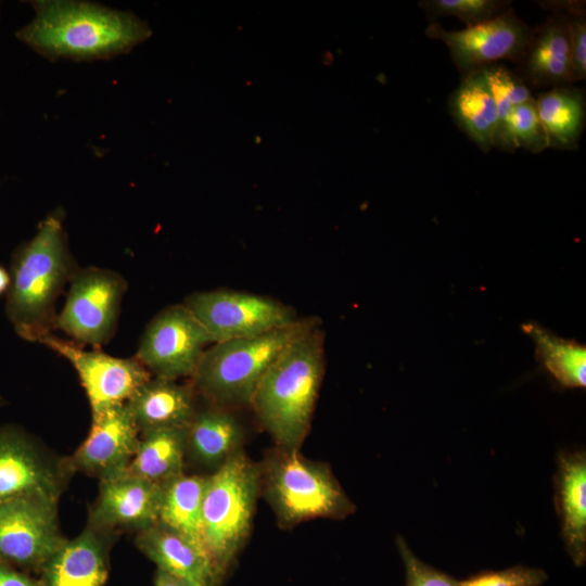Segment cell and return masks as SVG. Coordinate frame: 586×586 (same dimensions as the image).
<instances>
[{
    "label": "cell",
    "mask_w": 586,
    "mask_h": 586,
    "mask_svg": "<svg viewBox=\"0 0 586 586\" xmlns=\"http://www.w3.org/2000/svg\"><path fill=\"white\" fill-rule=\"evenodd\" d=\"M35 15L15 36L49 60L93 61L130 51L151 29L130 12L73 0L30 2Z\"/></svg>",
    "instance_id": "6da1fadb"
},
{
    "label": "cell",
    "mask_w": 586,
    "mask_h": 586,
    "mask_svg": "<svg viewBox=\"0 0 586 586\" xmlns=\"http://www.w3.org/2000/svg\"><path fill=\"white\" fill-rule=\"evenodd\" d=\"M324 369V334L317 324L292 341L264 373L250 406L276 447L301 449Z\"/></svg>",
    "instance_id": "7a4b0ae2"
},
{
    "label": "cell",
    "mask_w": 586,
    "mask_h": 586,
    "mask_svg": "<svg viewBox=\"0 0 586 586\" xmlns=\"http://www.w3.org/2000/svg\"><path fill=\"white\" fill-rule=\"evenodd\" d=\"M63 220L61 208L49 213L13 257L5 313L27 341L39 342L51 333L55 301L75 272Z\"/></svg>",
    "instance_id": "3957f363"
},
{
    "label": "cell",
    "mask_w": 586,
    "mask_h": 586,
    "mask_svg": "<svg viewBox=\"0 0 586 586\" xmlns=\"http://www.w3.org/2000/svg\"><path fill=\"white\" fill-rule=\"evenodd\" d=\"M317 324L318 318H298L255 336L213 343L203 353L191 385L212 405L229 409L250 406L273 360L292 341Z\"/></svg>",
    "instance_id": "277c9868"
},
{
    "label": "cell",
    "mask_w": 586,
    "mask_h": 586,
    "mask_svg": "<svg viewBox=\"0 0 586 586\" xmlns=\"http://www.w3.org/2000/svg\"><path fill=\"white\" fill-rule=\"evenodd\" d=\"M259 469L260 492L283 528L315 519L343 520L356 510L330 467L300 450L275 447Z\"/></svg>",
    "instance_id": "5b68a950"
},
{
    "label": "cell",
    "mask_w": 586,
    "mask_h": 586,
    "mask_svg": "<svg viewBox=\"0 0 586 586\" xmlns=\"http://www.w3.org/2000/svg\"><path fill=\"white\" fill-rule=\"evenodd\" d=\"M259 492V464L241 450L207 475L202 539L220 583L249 538Z\"/></svg>",
    "instance_id": "8992f818"
},
{
    "label": "cell",
    "mask_w": 586,
    "mask_h": 586,
    "mask_svg": "<svg viewBox=\"0 0 586 586\" xmlns=\"http://www.w3.org/2000/svg\"><path fill=\"white\" fill-rule=\"evenodd\" d=\"M183 304L214 343L255 336L298 319L295 310L282 302L246 291H198L189 294Z\"/></svg>",
    "instance_id": "52a82bcc"
},
{
    "label": "cell",
    "mask_w": 586,
    "mask_h": 586,
    "mask_svg": "<svg viewBox=\"0 0 586 586\" xmlns=\"http://www.w3.org/2000/svg\"><path fill=\"white\" fill-rule=\"evenodd\" d=\"M64 540L58 524V501L21 496L0 502V562L40 574Z\"/></svg>",
    "instance_id": "ba28073f"
},
{
    "label": "cell",
    "mask_w": 586,
    "mask_h": 586,
    "mask_svg": "<svg viewBox=\"0 0 586 586\" xmlns=\"http://www.w3.org/2000/svg\"><path fill=\"white\" fill-rule=\"evenodd\" d=\"M65 304L56 314L54 328L76 343L94 346L113 335L127 283L117 272L97 267L75 271Z\"/></svg>",
    "instance_id": "9c48e42d"
},
{
    "label": "cell",
    "mask_w": 586,
    "mask_h": 586,
    "mask_svg": "<svg viewBox=\"0 0 586 586\" xmlns=\"http://www.w3.org/2000/svg\"><path fill=\"white\" fill-rule=\"evenodd\" d=\"M213 340L183 303L170 305L145 327L136 358L155 378H191Z\"/></svg>",
    "instance_id": "30bf717a"
},
{
    "label": "cell",
    "mask_w": 586,
    "mask_h": 586,
    "mask_svg": "<svg viewBox=\"0 0 586 586\" xmlns=\"http://www.w3.org/2000/svg\"><path fill=\"white\" fill-rule=\"evenodd\" d=\"M425 35L442 41L460 76L504 61L518 63L533 33L510 7L498 16L458 30L430 23Z\"/></svg>",
    "instance_id": "8fae6325"
},
{
    "label": "cell",
    "mask_w": 586,
    "mask_h": 586,
    "mask_svg": "<svg viewBox=\"0 0 586 586\" xmlns=\"http://www.w3.org/2000/svg\"><path fill=\"white\" fill-rule=\"evenodd\" d=\"M39 343L61 355L76 370L89 400L91 416L126 404L152 378L136 358H120L101 351L85 349L74 341L52 333Z\"/></svg>",
    "instance_id": "7c38bea8"
},
{
    "label": "cell",
    "mask_w": 586,
    "mask_h": 586,
    "mask_svg": "<svg viewBox=\"0 0 586 586\" xmlns=\"http://www.w3.org/2000/svg\"><path fill=\"white\" fill-rule=\"evenodd\" d=\"M69 473L67 459L56 461L26 433L0 426V502L21 496L59 501Z\"/></svg>",
    "instance_id": "4fadbf2b"
},
{
    "label": "cell",
    "mask_w": 586,
    "mask_h": 586,
    "mask_svg": "<svg viewBox=\"0 0 586 586\" xmlns=\"http://www.w3.org/2000/svg\"><path fill=\"white\" fill-rule=\"evenodd\" d=\"M91 428L67 459L73 471L100 480L126 471L137 449L140 433L127 404L91 416Z\"/></svg>",
    "instance_id": "5bb4252c"
},
{
    "label": "cell",
    "mask_w": 586,
    "mask_h": 586,
    "mask_svg": "<svg viewBox=\"0 0 586 586\" xmlns=\"http://www.w3.org/2000/svg\"><path fill=\"white\" fill-rule=\"evenodd\" d=\"M162 485L123 472L100 480L99 495L90 511L89 526L114 532H137L158 521Z\"/></svg>",
    "instance_id": "9a60e30c"
},
{
    "label": "cell",
    "mask_w": 586,
    "mask_h": 586,
    "mask_svg": "<svg viewBox=\"0 0 586 586\" xmlns=\"http://www.w3.org/2000/svg\"><path fill=\"white\" fill-rule=\"evenodd\" d=\"M515 74L532 90L574 85L571 69L566 15L553 10L540 25L533 27Z\"/></svg>",
    "instance_id": "2e32d148"
},
{
    "label": "cell",
    "mask_w": 586,
    "mask_h": 586,
    "mask_svg": "<svg viewBox=\"0 0 586 586\" xmlns=\"http://www.w3.org/2000/svg\"><path fill=\"white\" fill-rule=\"evenodd\" d=\"M113 532L87 526L65 539L40 572L42 586H104Z\"/></svg>",
    "instance_id": "e0dca14e"
},
{
    "label": "cell",
    "mask_w": 586,
    "mask_h": 586,
    "mask_svg": "<svg viewBox=\"0 0 586 586\" xmlns=\"http://www.w3.org/2000/svg\"><path fill=\"white\" fill-rule=\"evenodd\" d=\"M135 542L157 570L189 586L220 584L205 549L160 522L137 532Z\"/></svg>",
    "instance_id": "ac0fdd59"
},
{
    "label": "cell",
    "mask_w": 586,
    "mask_h": 586,
    "mask_svg": "<svg viewBox=\"0 0 586 586\" xmlns=\"http://www.w3.org/2000/svg\"><path fill=\"white\" fill-rule=\"evenodd\" d=\"M555 481V507L561 537L573 564L586 562V453L559 451Z\"/></svg>",
    "instance_id": "d6986e66"
},
{
    "label": "cell",
    "mask_w": 586,
    "mask_h": 586,
    "mask_svg": "<svg viewBox=\"0 0 586 586\" xmlns=\"http://www.w3.org/2000/svg\"><path fill=\"white\" fill-rule=\"evenodd\" d=\"M126 404L140 434L187 428L198 409L191 384L155 377L142 384Z\"/></svg>",
    "instance_id": "ffe728a7"
},
{
    "label": "cell",
    "mask_w": 586,
    "mask_h": 586,
    "mask_svg": "<svg viewBox=\"0 0 586 586\" xmlns=\"http://www.w3.org/2000/svg\"><path fill=\"white\" fill-rule=\"evenodd\" d=\"M244 438L232 409L212 405L196 409L187 426L186 459L215 471L239 453Z\"/></svg>",
    "instance_id": "44dd1931"
},
{
    "label": "cell",
    "mask_w": 586,
    "mask_h": 586,
    "mask_svg": "<svg viewBox=\"0 0 586 586\" xmlns=\"http://www.w3.org/2000/svg\"><path fill=\"white\" fill-rule=\"evenodd\" d=\"M448 110L457 127L483 152L495 145L496 106L482 72L460 76L448 98Z\"/></svg>",
    "instance_id": "7402d4cb"
},
{
    "label": "cell",
    "mask_w": 586,
    "mask_h": 586,
    "mask_svg": "<svg viewBox=\"0 0 586 586\" xmlns=\"http://www.w3.org/2000/svg\"><path fill=\"white\" fill-rule=\"evenodd\" d=\"M549 148L576 151L586 125V95L574 85L553 87L535 95Z\"/></svg>",
    "instance_id": "603a6c76"
},
{
    "label": "cell",
    "mask_w": 586,
    "mask_h": 586,
    "mask_svg": "<svg viewBox=\"0 0 586 586\" xmlns=\"http://www.w3.org/2000/svg\"><path fill=\"white\" fill-rule=\"evenodd\" d=\"M187 428L162 429L140 434L126 472L157 485L181 475L186 461Z\"/></svg>",
    "instance_id": "cb8c5ba5"
},
{
    "label": "cell",
    "mask_w": 586,
    "mask_h": 586,
    "mask_svg": "<svg viewBox=\"0 0 586 586\" xmlns=\"http://www.w3.org/2000/svg\"><path fill=\"white\" fill-rule=\"evenodd\" d=\"M207 475H181L162 485L158 521L203 546L202 504Z\"/></svg>",
    "instance_id": "d4e9b609"
},
{
    "label": "cell",
    "mask_w": 586,
    "mask_h": 586,
    "mask_svg": "<svg viewBox=\"0 0 586 586\" xmlns=\"http://www.w3.org/2000/svg\"><path fill=\"white\" fill-rule=\"evenodd\" d=\"M535 343L537 361L562 386L586 385V346L575 340L563 339L536 322L521 326Z\"/></svg>",
    "instance_id": "484cf974"
},
{
    "label": "cell",
    "mask_w": 586,
    "mask_h": 586,
    "mask_svg": "<svg viewBox=\"0 0 586 586\" xmlns=\"http://www.w3.org/2000/svg\"><path fill=\"white\" fill-rule=\"evenodd\" d=\"M488 86L496 106L497 129L495 145L504 151L505 129L511 111L535 99L534 92L504 63H494L480 69Z\"/></svg>",
    "instance_id": "4316f807"
},
{
    "label": "cell",
    "mask_w": 586,
    "mask_h": 586,
    "mask_svg": "<svg viewBox=\"0 0 586 586\" xmlns=\"http://www.w3.org/2000/svg\"><path fill=\"white\" fill-rule=\"evenodd\" d=\"M549 148L548 139L538 117L535 99L515 106L508 116L504 152L517 149L538 154Z\"/></svg>",
    "instance_id": "83f0119b"
},
{
    "label": "cell",
    "mask_w": 586,
    "mask_h": 586,
    "mask_svg": "<svg viewBox=\"0 0 586 586\" xmlns=\"http://www.w3.org/2000/svg\"><path fill=\"white\" fill-rule=\"evenodd\" d=\"M512 4L510 0H421L418 7L422 9L430 23L446 16H455L464 27L474 26L489 21Z\"/></svg>",
    "instance_id": "f1b7e54d"
},
{
    "label": "cell",
    "mask_w": 586,
    "mask_h": 586,
    "mask_svg": "<svg viewBox=\"0 0 586 586\" xmlns=\"http://www.w3.org/2000/svg\"><path fill=\"white\" fill-rule=\"evenodd\" d=\"M550 11L560 10L566 15L571 69L574 82L586 78V10L584 1H539Z\"/></svg>",
    "instance_id": "f546056e"
},
{
    "label": "cell",
    "mask_w": 586,
    "mask_h": 586,
    "mask_svg": "<svg viewBox=\"0 0 586 586\" xmlns=\"http://www.w3.org/2000/svg\"><path fill=\"white\" fill-rule=\"evenodd\" d=\"M547 573L538 568L515 565L498 571H482L459 581L458 586H542Z\"/></svg>",
    "instance_id": "4dcf8cb0"
},
{
    "label": "cell",
    "mask_w": 586,
    "mask_h": 586,
    "mask_svg": "<svg viewBox=\"0 0 586 586\" xmlns=\"http://www.w3.org/2000/svg\"><path fill=\"white\" fill-rule=\"evenodd\" d=\"M396 546L405 566L406 586H458L459 581L416 557L402 536L396 537Z\"/></svg>",
    "instance_id": "1f68e13d"
},
{
    "label": "cell",
    "mask_w": 586,
    "mask_h": 586,
    "mask_svg": "<svg viewBox=\"0 0 586 586\" xmlns=\"http://www.w3.org/2000/svg\"><path fill=\"white\" fill-rule=\"evenodd\" d=\"M0 586H42L40 579L0 562Z\"/></svg>",
    "instance_id": "d6a6232c"
},
{
    "label": "cell",
    "mask_w": 586,
    "mask_h": 586,
    "mask_svg": "<svg viewBox=\"0 0 586 586\" xmlns=\"http://www.w3.org/2000/svg\"><path fill=\"white\" fill-rule=\"evenodd\" d=\"M154 586H189V585L161 570H156V573L154 576Z\"/></svg>",
    "instance_id": "836d02e7"
},
{
    "label": "cell",
    "mask_w": 586,
    "mask_h": 586,
    "mask_svg": "<svg viewBox=\"0 0 586 586\" xmlns=\"http://www.w3.org/2000/svg\"><path fill=\"white\" fill-rule=\"evenodd\" d=\"M11 283V276L4 267L0 265V295L8 292Z\"/></svg>",
    "instance_id": "e575fe53"
}]
</instances>
